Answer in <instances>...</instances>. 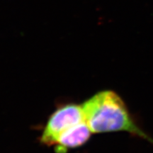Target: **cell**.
<instances>
[{
	"label": "cell",
	"instance_id": "cell-1",
	"mask_svg": "<svg viewBox=\"0 0 153 153\" xmlns=\"http://www.w3.org/2000/svg\"><path fill=\"white\" fill-rule=\"evenodd\" d=\"M85 121L93 133L127 132L153 145V138L132 117L121 97L114 91L96 93L82 104Z\"/></svg>",
	"mask_w": 153,
	"mask_h": 153
},
{
	"label": "cell",
	"instance_id": "cell-2",
	"mask_svg": "<svg viewBox=\"0 0 153 153\" xmlns=\"http://www.w3.org/2000/svg\"><path fill=\"white\" fill-rule=\"evenodd\" d=\"M85 120L82 105L73 103L62 105L50 116L40 142L47 146H55L61 134Z\"/></svg>",
	"mask_w": 153,
	"mask_h": 153
},
{
	"label": "cell",
	"instance_id": "cell-3",
	"mask_svg": "<svg viewBox=\"0 0 153 153\" xmlns=\"http://www.w3.org/2000/svg\"><path fill=\"white\" fill-rule=\"evenodd\" d=\"M92 133L85 120L76 124L61 134L54 146L55 152L67 153L72 149L79 148L89 141Z\"/></svg>",
	"mask_w": 153,
	"mask_h": 153
}]
</instances>
